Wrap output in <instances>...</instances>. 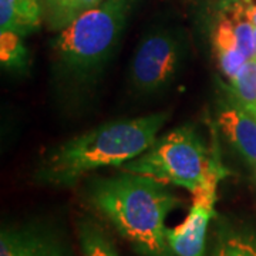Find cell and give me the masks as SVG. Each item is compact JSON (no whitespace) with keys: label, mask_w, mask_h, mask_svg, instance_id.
I'll list each match as a JSON object with an SVG mask.
<instances>
[{"label":"cell","mask_w":256,"mask_h":256,"mask_svg":"<svg viewBox=\"0 0 256 256\" xmlns=\"http://www.w3.org/2000/svg\"><path fill=\"white\" fill-rule=\"evenodd\" d=\"M86 196L138 254L175 256L165 220L182 202L166 184L120 170L117 175L92 180Z\"/></svg>","instance_id":"6da1fadb"},{"label":"cell","mask_w":256,"mask_h":256,"mask_svg":"<svg viewBox=\"0 0 256 256\" xmlns=\"http://www.w3.org/2000/svg\"><path fill=\"white\" fill-rule=\"evenodd\" d=\"M166 118L168 112L161 111L104 122L48 151L37 170V178L42 182L67 186L96 170L121 168L156 142Z\"/></svg>","instance_id":"7a4b0ae2"},{"label":"cell","mask_w":256,"mask_h":256,"mask_svg":"<svg viewBox=\"0 0 256 256\" xmlns=\"http://www.w3.org/2000/svg\"><path fill=\"white\" fill-rule=\"evenodd\" d=\"M136 3L102 0L58 32L52 46L57 74L72 82L96 78L118 46Z\"/></svg>","instance_id":"3957f363"},{"label":"cell","mask_w":256,"mask_h":256,"mask_svg":"<svg viewBox=\"0 0 256 256\" xmlns=\"http://www.w3.org/2000/svg\"><path fill=\"white\" fill-rule=\"evenodd\" d=\"M218 161L196 130L182 126L156 138L146 152L126 162L120 170L146 175L195 194Z\"/></svg>","instance_id":"277c9868"},{"label":"cell","mask_w":256,"mask_h":256,"mask_svg":"<svg viewBox=\"0 0 256 256\" xmlns=\"http://www.w3.org/2000/svg\"><path fill=\"white\" fill-rule=\"evenodd\" d=\"M181 37L171 30H154L137 46L130 64L131 87L142 96L162 92L174 82L184 62Z\"/></svg>","instance_id":"5b68a950"},{"label":"cell","mask_w":256,"mask_h":256,"mask_svg":"<svg viewBox=\"0 0 256 256\" xmlns=\"http://www.w3.org/2000/svg\"><path fill=\"white\" fill-rule=\"evenodd\" d=\"M224 175L225 170L218 161L201 188L192 194L194 200L188 216L175 228L166 229V239L175 256H205L206 230L215 215L216 190Z\"/></svg>","instance_id":"8992f818"},{"label":"cell","mask_w":256,"mask_h":256,"mask_svg":"<svg viewBox=\"0 0 256 256\" xmlns=\"http://www.w3.org/2000/svg\"><path fill=\"white\" fill-rule=\"evenodd\" d=\"M0 256H73V250L50 222L28 220L2 228Z\"/></svg>","instance_id":"52a82bcc"},{"label":"cell","mask_w":256,"mask_h":256,"mask_svg":"<svg viewBox=\"0 0 256 256\" xmlns=\"http://www.w3.org/2000/svg\"><path fill=\"white\" fill-rule=\"evenodd\" d=\"M218 126L229 142L256 171V118L229 92L218 111Z\"/></svg>","instance_id":"ba28073f"},{"label":"cell","mask_w":256,"mask_h":256,"mask_svg":"<svg viewBox=\"0 0 256 256\" xmlns=\"http://www.w3.org/2000/svg\"><path fill=\"white\" fill-rule=\"evenodd\" d=\"M43 23L40 0H0V32L28 36Z\"/></svg>","instance_id":"9c48e42d"},{"label":"cell","mask_w":256,"mask_h":256,"mask_svg":"<svg viewBox=\"0 0 256 256\" xmlns=\"http://www.w3.org/2000/svg\"><path fill=\"white\" fill-rule=\"evenodd\" d=\"M214 47H215V54H216L222 73L228 77V80H232L240 70V67L246 63L248 58L239 50L230 18H228L226 13L222 14V18H220L215 28Z\"/></svg>","instance_id":"30bf717a"},{"label":"cell","mask_w":256,"mask_h":256,"mask_svg":"<svg viewBox=\"0 0 256 256\" xmlns=\"http://www.w3.org/2000/svg\"><path fill=\"white\" fill-rule=\"evenodd\" d=\"M102 0H40L43 23L52 32H62L86 12L98 6Z\"/></svg>","instance_id":"8fae6325"},{"label":"cell","mask_w":256,"mask_h":256,"mask_svg":"<svg viewBox=\"0 0 256 256\" xmlns=\"http://www.w3.org/2000/svg\"><path fill=\"white\" fill-rule=\"evenodd\" d=\"M212 256H256V236L220 224L216 229Z\"/></svg>","instance_id":"7c38bea8"},{"label":"cell","mask_w":256,"mask_h":256,"mask_svg":"<svg viewBox=\"0 0 256 256\" xmlns=\"http://www.w3.org/2000/svg\"><path fill=\"white\" fill-rule=\"evenodd\" d=\"M77 229L84 256H118L112 239L97 220L82 218Z\"/></svg>","instance_id":"4fadbf2b"},{"label":"cell","mask_w":256,"mask_h":256,"mask_svg":"<svg viewBox=\"0 0 256 256\" xmlns=\"http://www.w3.org/2000/svg\"><path fill=\"white\" fill-rule=\"evenodd\" d=\"M228 92L256 118V58H249L229 80Z\"/></svg>","instance_id":"5bb4252c"},{"label":"cell","mask_w":256,"mask_h":256,"mask_svg":"<svg viewBox=\"0 0 256 256\" xmlns=\"http://www.w3.org/2000/svg\"><path fill=\"white\" fill-rule=\"evenodd\" d=\"M0 60L9 70H20L28 66V53L23 36L14 32H0Z\"/></svg>","instance_id":"9a60e30c"},{"label":"cell","mask_w":256,"mask_h":256,"mask_svg":"<svg viewBox=\"0 0 256 256\" xmlns=\"http://www.w3.org/2000/svg\"><path fill=\"white\" fill-rule=\"evenodd\" d=\"M246 13L249 20L252 22V24L256 28V6H246Z\"/></svg>","instance_id":"2e32d148"},{"label":"cell","mask_w":256,"mask_h":256,"mask_svg":"<svg viewBox=\"0 0 256 256\" xmlns=\"http://www.w3.org/2000/svg\"><path fill=\"white\" fill-rule=\"evenodd\" d=\"M255 58H256V28H255Z\"/></svg>","instance_id":"e0dca14e"},{"label":"cell","mask_w":256,"mask_h":256,"mask_svg":"<svg viewBox=\"0 0 256 256\" xmlns=\"http://www.w3.org/2000/svg\"><path fill=\"white\" fill-rule=\"evenodd\" d=\"M255 174H256V171H255Z\"/></svg>","instance_id":"ac0fdd59"}]
</instances>
